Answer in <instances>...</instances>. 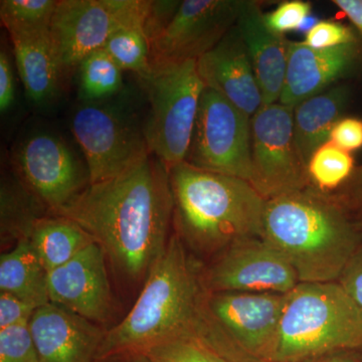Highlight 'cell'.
<instances>
[{
  "label": "cell",
  "mask_w": 362,
  "mask_h": 362,
  "mask_svg": "<svg viewBox=\"0 0 362 362\" xmlns=\"http://www.w3.org/2000/svg\"><path fill=\"white\" fill-rule=\"evenodd\" d=\"M354 221V225H356L358 232L362 233V214H357V216H352Z\"/></svg>",
  "instance_id": "41"
},
{
  "label": "cell",
  "mask_w": 362,
  "mask_h": 362,
  "mask_svg": "<svg viewBox=\"0 0 362 362\" xmlns=\"http://www.w3.org/2000/svg\"><path fill=\"white\" fill-rule=\"evenodd\" d=\"M14 62L33 103L51 102L59 92L62 76L49 30L11 35Z\"/></svg>",
  "instance_id": "20"
},
{
  "label": "cell",
  "mask_w": 362,
  "mask_h": 362,
  "mask_svg": "<svg viewBox=\"0 0 362 362\" xmlns=\"http://www.w3.org/2000/svg\"><path fill=\"white\" fill-rule=\"evenodd\" d=\"M202 264L189 254L177 233L150 270L134 306L107 331L98 359L144 354L176 339L194 340L228 362H243L209 309Z\"/></svg>",
  "instance_id": "2"
},
{
  "label": "cell",
  "mask_w": 362,
  "mask_h": 362,
  "mask_svg": "<svg viewBox=\"0 0 362 362\" xmlns=\"http://www.w3.org/2000/svg\"><path fill=\"white\" fill-rule=\"evenodd\" d=\"M0 362H40L28 323L0 330Z\"/></svg>",
  "instance_id": "30"
},
{
  "label": "cell",
  "mask_w": 362,
  "mask_h": 362,
  "mask_svg": "<svg viewBox=\"0 0 362 362\" xmlns=\"http://www.w3.org/2000/svg\"><path fill=\"white\" fill-rule=\"evenodd\" d=\"M123 356V362H152L144 354H132Z\"/></svg>",
  "instance_id": "40"
},
{
  "label": "cell",
  "mask_w": 362,
  "mask_h": 362,
  "mask_svg": "<svg viewBox=\"0 0 362 362\" xmlns=\"http://www.w3.org/2000/svg\"><path fill=\"white\" fill-rule=\"evenodd\" d=\"M190 165L251 181V118L206 87L187 158Z\"/></svg>",
  "instance_id": "9"
},
{
  "label": "cell",
  "mask_w": 362,
  "mask_h": 362,
  "mask_svg": "<svg viewBox=\"0 0 362 362\" xmlns=\"http://www.w3.org/2000/svg\"><path fill=\"white\" fill-rule=\"evenodd\" d=\"M285 297L275 293H209V309L243 362L272 361Z\"/></svg>",
  "instance_id": "13"
},
{
  "label": "cell",
  "mask_w": 362,
  "mask_h": 362,
  "mask_svg": "<svg viewBox=\"0 0 362 362\" xmlns=\"http://www.w3.org/2000/svg\"><path fill=\"white\" fill-rule=\"evenodd\" d=\"M235 26L246 45L263 106L279 103L284 88L291 42L267 26L257 1L240 0Z\"/></svg>",
  "instance_id": "19"
},
{
  "label": "cell",
  "mask_w": 362,
  "mask_h": 362,
  "mask_svg": "<svg viewBox=\"0 0 362 362\" xmlns=\"http://www.w3.org/2000/svg\"><path fill=\"white\" fill-rule=\"evenodd\" d=\"M42 204L21 182L18 187L2 183L1 240H28L35 221L42 218L39 209Z\"/></svg>",
  "instance_id": "24"
},
{
  "label": "cell",
  "mask_w": 362,
  "mask_h": 362,
  "mask_svg": "<svg viewBox=\"0 0 362 362\" xmlns=\"http://www.w3.org/2000/svg\"><path fill=\"white\" fill-rule=\"evenodd\" d=\"M71 129L84 154L90 185L122 175L150 153L144 132L101 102H83L74 112Z\"/></svg>",
  "instance_id": "11"
},
{
  "label": "cell",
  "mask_w": 362,
  "mask_h": 362,
  "mask_svg": "<svg viewBox=\"0 0 362 362\" xmlns=\"http://www.w3.org/2000/svg\"><path fill=\"white\" fill-rule=\"evenodd\" d=\"M362 312V244L337 281Z\"/></svg>",
  "instance_id": "35"
},
{
  "label": "cell",
  "mask_w": 362,
  "mask_h": 362,
  "mask_svg": "<svg viewBox=\"0 0 362 362\" xmlns=\"http://www.w3.org/2000/svg\"><path fill=\"white\" fill-rule=\"evenodd\" d=\"M56 0H1L0 18L9 35L49 30Z\"/></svg>",
  "instance_id": "28"
},
{
  "label": "cell",
  "mask_w": 362,
  "mask_h": 362,
  "mask_svg": "<svg viewBox=\"0 0 362 362\" xmlns=\"http://www.w3.org/2000/svg\"><path fill=\"white\" fill-rule=\"evenodd\" d=\"M264 362H272V361H264Z\"/></svg>",
  "instance_id": "43"
},
{
  "label": "cell",
  "mask_w": 362,
  "mask_h": 362,
  "mask_svg": "<svg viewBox=\"0 0 362 362\" xmlns=\"http://www.w3.org/2000/svg\"><path fill=\"white\" fill-rule=\"evenodd\" d=\"M139 78L150 105L143 128L147 146L170 170L187 158L206 85L194 59L152 64Z\"/></svg>",
  "instance_id": "6"
},
{
  "label": "cell",
  "mask_w": 362,
  "mask_h": 362,
  "mask_svg": "<svg viewBox=\"0 0 362 362\" xmlns=\"http://www.w3.org/2000/svg\"><path fill=\"white\" fill-rule=\"evenodd\" d=\"M47 276L28 240H20L0 257V292L14 295L37 309L51 303Z\"/></svg>",
  "instance_id": "22"
},
{
  "label": "cell",
  "mask_w": 362,
  "mask_h": 362,
  "mask_svg": "<svg viewBox=\"0 0 362 362\" xmlns=\"http://www.w3.org/2000/svg\"><path fill=\"white\" fill-rule=\"evenodd\" d=\"M330 141L352 153L362 148V119L345 117L340 119L332 132Z\"/></svg>",
  "instance_id": "34"
},
{
  "label": "cell",
  "mask_w": 362,
  "mask_h": 362,
  "mask_svg": "<svg viewBox=\"0 0 362 362\" xmlns=\"http://www.w3.org/2000/svg\"><path fill=\"white\" fill-rule=\"evenodd\" d=\"M293 109L264 105L251 118L250 183L266 201L311 187L308 164L295 140Z\"/></svg>",
  "instance_id": "8"
},
{
  "label": "cell",
  "mask_w": 362,
  "mask_h": 362,
  "mask_svg": "<svg viewBox=\"0 0 362 362\" xmlns=\"http://www.w3.org/2000/svg\"><path fill=\"white\" fill-rule=\"evenodd\" d=\"M356 168L350 152L328 141L312 154L308 162L309 180L316 189L334 194L349 180Z\"/></svg>",
  "instance_id": "26"
},
{
  "label": "cell",
  "mask_w": 362,
  "mask_h": 362,
  "mask_svg": "<svg viewBox=\"0 0 362 362\" xmlns=\"http://www.w3.org/2000/svg\"><path fill=\"white\" fill-rule=\"evenodd\" d=\"M21 182L54 216L66 209L90 185L87 165L61 136L37 131L14 149Z\"/></svg>",
  "instance_id": "10"
},
{
  "label": "cell",
  "mask_w": 362,
  "mask_h": 362,
  "mask_svg": "<svg viewBox=\"0 0 362 362\" xmlns=\"http://www.w3.org/2000/svg\"><path fill=\"white\" fill-rule=\"evenodd\" d=\"M351 28L332 21H318L306 33L304 44L316 49H332L357 42Z\"/></svg>",
  "instance_id": "32"
},
{
  "label": "cell",
  "mask_w": 362,
  "mask_h": 362,
  "mask_svg": "<svg viewBox=\"0 0 362 362\" xmlns=\"http://www.w3.org/2000/svg\"><path fill=\"white\" fill-rule=\"evenodd\" d=\"M28 240L47 273L65 265L96 243L76 221L54 214L35 221Z\"/></svg>",
  "instance_id": "23"
},
{
  "label": "cell",
  "mask_w": 362,
  "mask_h": 362,
  "mask_svg": "<svg viewBox=\"0 0 362 362\" xmlns=\"http://www.w3.org/2000/svg\"><path fill=\"white\" fill-rule=\"evenodd\" d=\"M144 354L152 362H228L206 345L190 339L161 343Z\"/></svg>",
  "instance_id": "29"
},
{
  "label": "cell",
  "mask_w": 362,
  "mask_h": 362,
  "mask_svg": "<svg viewBox=\"0 0 362 362\" xmlns=\"http://www.w3.org/2000/svg\"><path fill=\"white\" fill-rule=\"evenodd\" d=\"M16 101V78L13 64L6 49L0 52V111L6 113Z\"/></svg>",
  "instance_id": "37"
},
{
  "label": "cell",
  "mask_w": 362,
  "mask_h": 362,
  "mask_svg": "<svg viewBox=\"0 0 362 362\" xmlns=\"http://www.w3.org/2000/svg\"><path fill=\"white\" fill-rule=\"evenodd\" d=\"M173 214L169 170L149 153L122 175L90 185L58 216L82 226L121 275L139 281L165 251Z\"/></svg>",
  "instance_id": "1"
},
{
  "label": "cell",
  "mask_w": 362,
  "mask_h": 362,
  "mask_svg": "<svg viewBox=\"0 0 362 362\" xmlns=\"http://www.w3.org/2000/svg\"><path fill=\"white\" fill-rule=\"evenodd\" d=\"M240 0H185L151 42L152 64L201 59L235 25Z\"/></svg>",
  "instance_id": "14"
},
{
  "label": "cell",
  "mask_w": 362,
  "mask_h": 362,
  "mask_svg": "<svg viewBox=\"0 0 362 362\" xmlns=\"http://www.w3.org/2000/svg\"><path fill=\"white\" fill-rule=\"evenodd\" d=\"M106 258L103 247L93 243L65 265L49 272V302L92 322H108L113 298Z\"/></svg>",
  "instance_id": "15"
},
{
  "label": "cell",
  "mask_w": 362,
  "mask_h": 362,
  "mask_svg": "<svg viewBox=\"0 0 362 362\" xmlns=\"http://www.w3.org/2000/svg\"><path fill=\"white\" fill-rule=\"evenodd\" d=\"M263 239L300 283L337 282L362 244L354 218L330 194L309 187L266 202Z\"/></svg>",
  "instance_id": "3"
},
{
  "label": "cell",
  "mask_w": 362,
  "mask_h": 362,
  "mask_svg": "<svg viewBox=\"0 0 362 362\" xmlns=\"http://www.w3.org/2000/svg\"><path fill=\"white\" fill-rule=\"evenodd\" d=\"M148 0H61L49 35L62 76L77 68L90 54L103 49L113 33L129 25H145Z\"/></svg>",
  "instance_id": "7"
},
{
  "label": "cell",
  "mask_w": 362,
  "mask_h": 362,
  "mask_svg": "<svg viewBox=\"0 0 362 362\" xmlns=\"http://www.w3.org/2000/svg\"><path fill=\"white\" fill-rule=\"evenodd\" d=\"M301 362H362V349L334 350Z\"/></svg>",
  "instance_id": "38"
},
{
  "label": "cell",
  "mask_w": 362,
  "mask_h": 362,
  "mask_svg": "<svg viewBox=\"0 0 362 362\" xmlns=\"http://www.w3.org/2000/svg\"><path fill=\"white\" fill-rule=\"evenodd\" d=\"M359 40L332 49H312L304 42H290L284 88L279 103L293 107L329 89L361 63Z\"/></svg>",
  "instance_id": "16"
},
{
  "label": "cell",
  "mask_w": 362,
  "mask_h": 362,
  "mask_svg": "<svg viewBox=\"0 0 362 362\" xmlns=\"http://www.w3.org/2000/svg\"><path fill=\"white\" fill-rule=\"evenodd\" d=\"M332 2L354 23L362 37V0H333Z\"/></svg>",
  "instance_id": "39"
},
{
  "label": "cell",
  "mask_w": 362,
  "mask_h": 362,
  "mask_svg": "<svg viewBox=\"0 0 362 362\" xmlns=\"http://www.w3.org/2000/svg\"><path fill=\"white\" fill-rule=\"evenodd\" d=\"M35 310V307L20 298L9 293L0 292V330L30 323Z\"/></svg>",
  "instance_id": "33"
},
{
  "label": "cell",
  "mask_w": 362,
  "mask_h": 362,
  "mask_svg": "<svg viewBox=\"0 0 362 362\" xmlns=\"http://www.w3.org/2000/svg\"><path fill=\"white\" fill-rule=\"evenodd\" d=\"M169 178L175 233L195 255L211 259L238 240L263 238L267 201L249 181L185 161Z\"/></svg>",
  "instance_id": "4"
},
{
  "label": "cell",
  "mask_w": 362,
  "mask_h": 362,
  "mask_svg": "<svg viewBox=\"0 0 362 362\" xmlns=\"http://www.w3.org/2000/svg\"><path fill=\"white\" fill-rule=\"evenodd\" d=\"M350 349H362V312L339 283H299L286 294L272 362Z\"/></svg>",
  "instance_id": "5"
},
{
  "label": "cell",
  "mask_w": 362,
  "mask_h": 362,
  "mask_svg": "<svg viewBox=\"0 0 362 362\" xmlns=\"http://www.w3.org/2000/svg\"><path fill=\"white\" fill-rule=\"evenodd\" d=\"M28 325L40 362H95L107 333L52 303L37 308Z\"/></svg>",
  "instance_id": "17"
},
{
  "label": "cell",
  "mask_w": 362,
  "mask_h": 362,
  "mask_svg": "<svg viewBox=\"0 0 362 362\" xmlns=\"http://www.w3.org/2000/svg\"><path fill=\"white\" fill-rule=\"evenodd\" d=\"M197 70L206 87L216 90L250 118L263 106L261 90L237 26L197 59Z\"/></svg>",
  "instance_id": "18"
},
{
  "label": "cell",
  "mask_w": 362,
  "mask_h": 362,
  "mask_svg": "<svg viewBox=\"0 0 362 362\" xmlns=\"http://www.w3.org/2000/svg\"><path fill=\"white\" fill-rule=\"evenodd\" d=\"M103 49L123 71H133L138 78L151 70V45L143 25L120 28L111 35Z\"/></svg>",
  "instance_id": "27"
},
{
  "label": "cell",
  "mask_w": 362,
  "mask_h": 362,
  "mask_svg": "<svg viewBox=\"0 0 362 362\" xmlns=\"http://www.w3.org/2000/svg\"><path fill=\"white\" fill-rule=\"evenodd\" d=\"M332 194L352 216L362 214V165L356 166L349 180Z\"/></svg>",
  "instance_id": "36"
},
{
  "label": "cell",
  "mask_w": 362,
  "mask_h": 362,
  "mask_svg": "<svg viewBox=\"0 0 362 362\" xmlns=\"http://www.w3.org/2000/svg\"><path fill=\"white\" fill-rule=\"evenodd\" d=\"M349 98L347 86H333L293 109L295 140L307 164L319 147L330 141L331 132L341 119Z\"/></svg>",
  "instance_id": "21"
},
{
  "label": "cell",
  "mask_w": 362,
  "mask_h": 362,
  "mask_svg": "<svg viewBox=\"0 0 362 362\" xmlns=\"http://www.w3.org/2000/svg\"><path fill=\"white\" fill-rule=\"evenodd\" d=\"M311 11L310 2L302 0L285 1L272 13H264V21L274 33L284 35L285 33L301 28L306 18L310 16Z\"/></svg>",
  "instance_id": "31"
},
{
  "label": "cell",
  "mask_w": 362,
  "mask_h": 362,
  "mask_svg": "<svg viewBox=\"0 0 362 362\" xmlns=\"http://www.w3.org/2000/svg\"><path fill=\"white\" fill-rule=\"evenodd\" d=\"M209 293L288 294L300 281L288 259L263 238L238 240L202 265Z\"/></svg>",
  "instance_id": "12"
},
{
  "label": "cell",
  "mask_w": 362,
  "mask_h": 362,
  "mask_svg": "<svg viewBox=\"0 0 362 362\" xmlns=\"http://www.w3.org/2000/svg\"><path fill=\"white\" fill-rule=\"evenodd\" d=\"M78 68V95L83 102H100L123 86V70L104 49L86 57Z\"/></svg>",
  "instance_id": "25"
},
{
  "label": "cell",
  "mask_w": 362,
  "mask_h": 362,
  "mask_svg": "<svg viewBox=\"0 0 362 362\" xmlns=\"http://www.w3.org/2000/svg\"><path fill=\"white\" fill-rule=\"evenodd\" d=\"M121 356H113L108 357V358L104 359H98V361L95 362H123V361H120Z\"/></svg>",
  "instance_id": "42"
}]
</instances>
